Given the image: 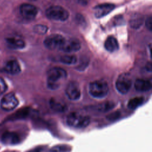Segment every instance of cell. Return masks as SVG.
Returning <instances> with one entry per match:
<instances>
[{
  "mask_svg": "<svg viewBox=\"0 0 152 152\" xmlns=\"http://www.w3.org/2000/svg\"><path fill=\"white\" fill-rule=\"evenodd\" d=\"M115 8V5L112 4L105 3L94 7V15L97 18H101L110 13Z\"/></svg>",
  "mask_w": 152,
  "mask_h": 152,
  "instance_id": "cell-10",
  "label": "cell"
},
{
  "mask_svg": "<svg viewBox=\"0 0 152 152\" xmlns=\"http://www.w3.org/2000/svg\"><path fill=\"white\" fill-rule=\"evenodd\" d=\"M134 87L138 91H147L151 88V82L147 80L137 79L134 83Z\"/></svg>",
  "mask_w": 152,
  "mask_h": 152,
  "instance_id": "cell-14",
  "label": "cell"
},
{
  "mask_svg": "<svg viewBox=\"0 0 152 152\" xmlns=\"http://www.w3.org/2000/svg\"><path fill=\"white\" fill-rule=\"evenodd\" d=\"M90 122V119L88 116L78 113H71L66 117L67 124L73 128H86L89 125Z\"/></svg>",
  "mask_w": 152,
  "mask_h": 152,
  "instance_id": "cell-3",
  "label": "cell"
},
{
  "mask_svg": "<svg viewBox=\"0 0 152 152\" xmlns=\"http://www.w3.org/2000/svg\"><path fill=\"white\" fill-rule=\"evenodd\" d=\"M88 91L92 97L97 99H102L107 95L109 87L106 81L97 80L90 84Z\"/></svg>",
  "mask_w": 152,
  "mask_h": 152,
  "instance_id": "cell-2",
  "label": "cell"
},
{
  "mask_svg": "<svg viewBox=\"0 0 152 152\" xmlns=\"http://www.w3.org/2000/svg\"><path fill=\"white\" fill-rule=\"evenodd\" d=\"M7 89V86L5 81L0 77V94L4 93Z\"/></svg>",
  "mask_w": 152,
  "mask_h": 152,
  "instance_id": "cell-21",
  "label": "cell"
},
{
  "mask_svg": "<svg viewBox=\"0 0 152 152\" xmlns=\"http://www.w3.org/2000/svg\"><path fill=\"white\" fill-rule=\"evenodd\" d=\"M144 101V98L142 97H136L129 100L128 102L127 106L130 109H135L140 106Z\"/></svg>",
  "mask_w": 152,
  "mask_h": 152,
  "instance_id": "cell-16",
  "label": "cell"
},
{
  "mask_svg": "<svg viewBox=\"0 0 152 152\" xmlns=\"http://www.w3.org/2000/svg\"><path fill=\"white\" fill-rule=\"evenodd\" d=\"M81 48V44L76 39H69L65 40L61 50L65 52H73L78 50Z\"/></svg>",
  "mask_w": 152,
  "mask_h": 152,
  "instance_id": "cell-11",
  "label": "cell"
},
{
  "mask_svg": "<svg viewBox=\"0 0 152 152\" xmlns=\"http://www.w3.org/2000/svg\"><path fill=\"white\" fill-rule=\"evenodd\" d=\"M50 106L53 110H55L57 112H62L65 110L66 108L65 104L54 99H51L50 102Z\"/></svg>",
  "mask_w": 152,
  "mask_h": 152,
  "instance_id": "cell-17",
  "label": "cell"
},
{
  "mask_svg": "<svg viewBox=\"0 0 152 152\" xmlns=\"http://www.w3.org/2000/svg\"><path fill=\"white\" fill-rule=\"evenodd\" d=\"M60 61L67 65L74 64L77 62V58L74 55H64L61 57Z\"/></svg>",
  "mask_w": 152,
  "mask_h": 152,
  "instance_id": "cell-18",
  "label": "cell"
},
{
  "mask_svg": "<svg viewBox=\"0 0 152 152\" xmlns=\"http://www.w3.org/2000/svg\"><path fill=\"white\" fill-rule=\"evenodd\" d=\"M145 25L146 27H147V28L149 30H151V28H152V20H151V17H148L146 21H145Z\"/></svg>",
  "mask_w": 152,
  "mask_h": 152,
  "instance_id": "cell-22",
  "label": "cell"
},
{
  "mask_svg": "<svg viewBox=\"0 0 152 152\" xmlns=\"http://www.w3.org/2000/svg\"><path fill=\"white\" fill-rule=\"evenodd\" d=\"M47 17L56 21H65L69 17L68 12L61 6H52L46 11Z\"/></svg>",
  "mask_w": 152,
  "mask_h": 152,
  "instance_id": "cell-4",
  "label": "cell"
},
{
  "mask_svg": "<svg viewBox=\"0 0 152 152\" xmlns=\"http://www.w3.org/2000/svg\"><path fill=\"white\" fill-rule=\"evenodd\" d=\"M18 104V99L12 93H10L4 96L0 102L1 107L6 111L13 110L17 106Z\"/></svg>",
  "mask_w": 152,
  "mask_h": 152,
  "instance_id": "cell-7",
  "label": "cell"
},
{
  "mask_svg": "<svg viewBox=\"0 0 152 152\" xmlns=\"http://www.w3.org/2000/svg\"><path fill=\"white\" fill-rule=\"evenodd\" d=\"M65 38L58 34H53L48 36L44 41L45 46L49 49H61L64 42Z\"/></svg>",
  "mask_w": 152,
  "mask_h": 152,
  "instance_id": "cell-5",
  "label": "cell"
},
{
  "mask_svg": "<svg viewBox=\"0 0 152 152\" xmlns=\"http://www.w3.org/2000/svg\"><path fill=\"white\" fill-rule=\"evenodd\" d=\"M3 71L9 74H17L20 71V66L19 63L15 59H11L7 61L4 66L3 67Z\"/></svg>",
  "mask_w": 152,
  "mask_h": 152,
  "instance_id": "cell-12",
  "label": "cell"
},
{
  "mask_svg": "<svg viewBox=\"0 0 152 152\" xmlns=\"http://www.w3.org/2000/svg\"><path fill=\"white\" fill-rule=\"evenodd\" d=\"M142 24V19L141 17L139 16H135L132 17L131 20V26L132 27L134 28H138Z\"/></svg>",
  "mask_w": 152,
  "mask_h": 152,
  "instance_id": "cell-19",
  "label": "cell"
},
{
  "mask_svg": "<svg viewBox=\"0 0 152 152\" xmlns=\"http://www.w3.org/2000/svg\"><path fill=\"white\" fill-rule=\"evenodd\" d=\"M48 87L55 90L58 88L61 83V81L66 77V72L61 68L54 67L49 69L47 74Z\"/></svg>",
  "mask_w": 152,
  "mask_h": 152,
  "instance_id": "cell-1",
  "label": "cell"
},
{
  "mask_svg": "<svg viewBox=\"0 0 152 152\" xmlns=\"http://www.w3.org/2000/svg\"><path fill=\"white\" fill-rule=\"evenodd\" d=\"M115 85L117 90L120 93L126 94L131 87L132 81L128 75L122 74L118 78Z\"/></svg>",
  "mask_w": 152,
  "mask_h": 152,
  "instance_id": "cell-6",
  "label": "cell"
},
{
  "mask_svg": "<svg viewBox=\"0 0 152 152\" xmlns=\"http://www.w3.org/2000/svg\"><path fill=\"white\" fill-rule=\"evenodd\" d=\"M104 48L110 52L117 50L119 49V44L116 39L113 36L108 37L104 42Z\"/></svg>",
  "mask_w": 152,
  "mask_h": 152,
  "instance_id": "cell-15",
  "label": "cell"
},
{
  "mask_svg": "<svg viewBox=\"0 0 152 152\" xmlns=\"http://www.w3.org/2000/svg\"><path fill=\"white\" fill-rule=\"evenodd\" d=\"M30 1H35V0H30Z\"/></svg>",
  "mask_w": 152,
  "mask_h": 152,
  "instance_id": "cell-23",
  "label": "cell"
},
{
  "mask_svg": "<svg viewBox=\"0 0 152 152\" xmlns=\"http://www.w3.org/2000/svg\"><path fill=\"white\" fill-rule=\"evenodd\" d=\"M8 46L12 49H22L25 46V43L23 39L18 36H10L6 39Z\"/></svg>",
  "mask_w": 152,
  "mask_h": 152,
  "instance_id": "cell-13",
  "label": "cell"
},
{
  "mask_svg": "<svg viewBox=\"0 0 152 152\" xmlns=\"http://www.w3.org/2000/svg\"><path fill=\"white\" fill-rule=\"evenodd\" d=\"M34 30V31H36L37 33L43 34L46 32L48 30V27L46 26H43V25H37L35 26Z\"/></svg>",
  "mask_w": 152,
  "mask_h": 152,
  "instance_id": "cell-20",
  "label": "cell"
},
{
  "mask_svg": "<svg viewBox=\"0 0 152 152\" xmlns=\"http://www.w3.org/2000/svg\"><path fill=\"white\" fill-rule=\"evenodd\" d=\"M65 94L71 100H77L81 97V90L78 83L74 81L70 82L65 89Z\"/></svg>",
  "mask_w": 152,
  "mask_h": 152,
  "instance_id": "cell-8",
  "label": "cell"
},
{
  "mask_svg": "<svg viewBox=\"0 0 152 152\" xmlns=\"http://www.w3.org/2000/svg\"><path fill=\"white\" fill-rule=\"evenodd\" d=\"M20 11L22 17L28 20L34 19L37 14L36 7L29 4H22L20 8Z\"/></svg>",
  "mask_w": 152,
  "mask_h": 152,
  "instance_id": "cell-9",
  "label": "cell"
}]
</instances>
